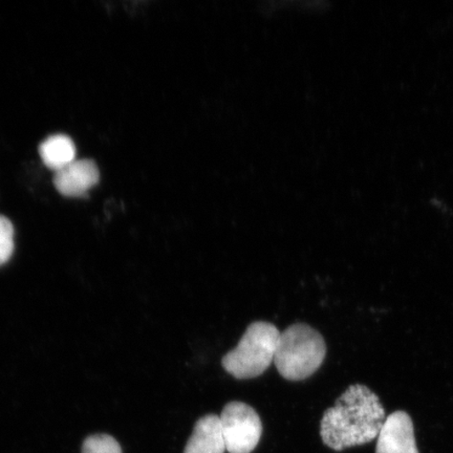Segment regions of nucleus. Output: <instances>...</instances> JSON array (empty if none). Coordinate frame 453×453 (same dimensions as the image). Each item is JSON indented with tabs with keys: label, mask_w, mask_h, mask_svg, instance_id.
<instances>
[{
	"label": "nucleus",
	"mask_w": 453,
	"mask_h": 453,
	"mask_svg": "<svg viewBox=\"0 0 453 453\" xmlns=\"http://www.w3.org/2000/svg\"><path fill=\"white\" fill-rule=\"evenodd\" d=\"M280 337L279 328L271 322H253L236 348L223 357L224 370L239 380L263 375L274 362Z\"/></svg>",
	"instance_id": "7ed1b4c3"
},
{
	"label": "nucleus",
	"mask_w": 453,
	"mask_h": 453,
	"mask_svg": "<svg viewBox=\"0 0 453 453\" xmlns=\"http://www.w3.org/2000/svg\"><path fill=\"white\" fill-rule=\"evenodd\" d=\"M226 450L251 453L263 434V424L252 406L241 401L226 403L219 416Z\"/></svg>",
	"instance_id": "20e7f679"
},
{
	"label": "nucleus",
	"mask_w": 453,
	"mask_h": 453,
	"mask_svg": "<svg viewBox=\"0 0 453 453\" xmlns=\"http://www.w3.org/2000/svg\"><path fill=\"white\" fill-rule=\"evenodd\" d=\"M226 444L219 417L206 415L198 418L184 453H225Z\"/></svg>",
	"instance_id": "0eeeda50"
},
{
	"label": "nucleus",
	"mask_w": 453,
	"mask_h": 453,
	"mask_svg": "<svg viewBox=\"0 0 453 453\" xmlns=\"http://www.w3.org/2000/svg\"><path fill=\"white\" fill-rule=\"evenodd\" d=\"M100 179L97 164L88 158L75 160L55 173L54 185L59 194L69 197L84 196Z\"/></svg>",
	"instance_id": "423d86ee"
},
{
	"label": "nucleus",
	"mask_w": 453,
	"mask_h": 453,
	"mask_svg": "<svg viewBox=\"0 0 453 453\" xmlns=\"http://www.w3.org/2000/svg\"><path fill=\"white\" fill-rule=\"evenodd\" d=\"M82 453H122L120 444L109 434L90 435L84 441Z\"/></svg>",
	"instance_id": "1a4fd4ad"
},
{
	"label": "nucleus",
	"mask_w": 453,
	"mask_h": 453,
	"mask_svg": "<svg viewBox=\"0 0 453 453\" xmlns=\"http://www.w3.org/2000/svg\"><path fill=\"white\" fill-rule=\"evenodd\" d=\"M376 453H420L409 413L398 411L387 418L378 435Z\"/></svg>",
	"instance_id": "39448f33"
},
{
	"label": "nucleus",
	"mask_w": 453,
	"mask_h": 453,
	"mask_svg": "<svg viewBox=\"0 0 453 453\" xmlns=\"http://www.w3.org/2000/svg\"><path fill=\"white\" fill-rule=\"evenodd\" d=\"M326 355L321 334L309 325L296 324L280 333L274 365L286 380L303 381L319 370Z\"/></svg>",
	"instance_id": "f03ea898"
},
{
	"label": "nucleus",
	"mask_w": 453,
	"mask_h": 453,
	"mask_svg": "<svg viewBox=\"0 0 453 453\" xmlns=\"http://www.w3.org/2000/svg\"><path fill=\"white\" fill-rule=\"evenodd\" d=\"M14 252V226L11 220L0 215V265L8 263Z\"/></svg>",
	"instance_id": "9d476101"
},
{
	"label": "nucleus",
	"mask_w": 453,
	"mask_h": 453,
	"mask_svg": "<svg viewBox=\"0 0 453 453\" xmlns=\"http://www.w3.org/2000/svg\"><path fill=\"white\" fill-rule=\"evenodd\" d=\"M45 166L56 172L76 160V146L65 134L50 135L39 146Z\"/></svg>",
	"instance_id": "6e6552de"
},
{
	"label": "nucleus",
	"mask_w": 453,
	"mask_h": 453,
	"mask_svg": "<svg viewBox=\"0 0 453 453\" xmlns=\"http://www.w3.org/2000/svg\"><path fill=\"white\" fill-rule=\"evenodd\" d=\"M385 420L379 396L364 384L350 385L322 417L321 439L336 451L365 445L378 438Z\"/></svg>",
	"instance_id": "f257e3e1"
}]
</instances>
